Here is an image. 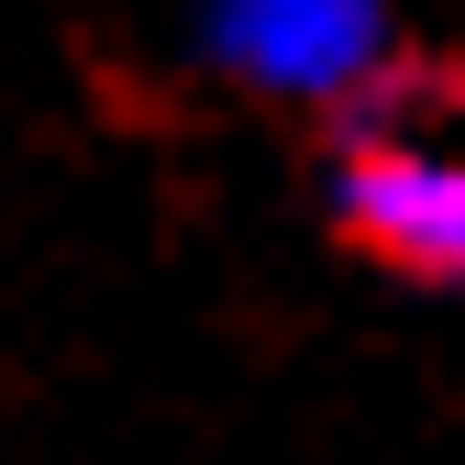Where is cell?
I'll use <instances>...</instances> for the list:
<instances>
[{"mask_svg": "<svg viewBox=\"0 0 465 465\" xmlns=\"http://www.w3.org/2000/svg\"><path fill=\"white\" fill-rule=\"evenodd\" d=\"M166 55L244 100H366L388 67V0H155Z\"/></svg>", "mask_w": 465, "mask_h": 465, "instance_id": "cell-1", "label": "cell"}, {"mask_svg": "<svg viewBox=\"0 0 465 465\" xmlns=\"http://www.w3.org/2000/svg\"><path fill=\"white\" fill-rule=\"evenodd\" d=\"M332 211L399 277L465 288V123L443 100H421V111H399V100L355 111L343 144H332Z\"/></svg>", "mask_w": 465, "mask_h": 465, "instance_id": "cell-2", "label": "cell"}, {"mask_svg": "<svg viewBox=\"0 0 465 465\" xmlns=\"http://www.w3.org/2000/svg\"><path fill=\"white\" fill-rule=\"evenodd\" d=\"M432 100H443V111H454V123H465V67H454V78H443V89H432Z\"/></svg>", "mask_w": 465, "mask_h": 465, "instance_id": "cell-3", "label": "cell"}]
</instances>
